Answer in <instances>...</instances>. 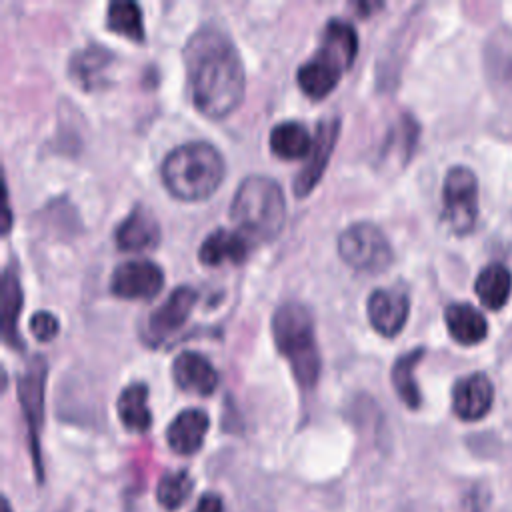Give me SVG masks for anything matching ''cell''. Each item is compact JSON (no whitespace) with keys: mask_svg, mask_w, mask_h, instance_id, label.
<instances>
[{"mask_svg":"<svg viewBox=\"0 0 512 512\" xmlns=\"http://www.w3.org/2000/svg\"><path fill=\"white\" fill-rule=\"evenodd\" d=\"M106 26L122 36H128L136 42L144 40L142 12L136 2L114 0L106 8Z\"/></svg>","mask_w":512,"mask_h":512,"instance_id":"d4e9b609","label":"cell"},{"mask_svg":"<svg viewBox=\"0 0 512 512\" xmlns=\"http://www.w3.org/2000/svg\"><path fill=\"white\" fill-rule=\"evenodd\" d=\"M494 400V386L490 378L482 372L468 374L460 378L452 388V410L462 420L484 418Z\"/></svg>","mask_w":512,"mask_h":512,"instance_id":"7c38bea8","label":"cell"},{"mask_svg":"<svg viewBox=\"0 0 512 512\" xmlns=\"http://www.w3.org/2000/svg\"><path fill=\"white\" fill-rule=\"evenodd\" d=\"M422 356H424V348H414V350H408L406 354L398 356L392 366L390 376H392L394 390L408 408H418L420 400H422L418 384L414 380V368L422 360Z\"/></svg>","mask_w":512,"mask_h":512,"instance_id":"cb8c5ba5","label":"cell"},{"mask_svg":"<svg viewBox=\"0 0 512 512\" xmlns=\"http://www.w3.org/2000/svg\"><path fill=\"white\" fill-rule=\"evenodd\" d=\"M314 138L308 134L306 126L296 120L278 122L270 130V150L280 158H304L310 154Z\"/></svg>","mask_w":512,"mask_h":512,"instance_id":"603a6c76","label":"cell"},{"mask_svg":"<svg viewBox=\"0 0 512 512\" xmlns=\"http://www.w3.org/2000/svg\"><path fill=\"white\" fill-rule=\"evenodd\" d=\"M444 320L450 336L462 346L478 344L488 334V322L484 314L466 302L450 304L444 310Z\"/></svg>","mask_w":512,"mask_h":512,"instance_id":"ac0fdd59","label":"cell"},{"mask_svg":"<svg viewBox=\"0 0 512 512\" xmlns=\"http://www.w3.org/2000/svg\"><path fill=\"white\" fill-rule=\"evenodd\" d=\"M164 284L162 268L146 258L120 262L110 278L112 294L120 298H154Z\"/></svg>","mask_w":512,"mask_h":512,"instance_id":"9c48e42d","label":"cell"},{"mask_svg":"<svg viewBox=\"0 0 512 512\" xmlns=\"http://www.w3.org/2000/svg\"><path fill=\"white\" fill-rule=\"evenodd\" d=\"M368 320L372 328L384 336H396L408 318L410 298L402 288H376L370 292Z\"/></svg>","mask_w":512,"mask_h":512,"instance_id":"30bf717a","label":"cell"},{"mask_svg":"<svg viewBox=\"0 0 512 512\" xmlns=\"http://www.w3.org/2000/svg\"><path fill=\"white\" fill-rule=\"evenodd\" d=\"M210 420L208 414L200 408H186L182 410L168 426L166 440L168 446L178 454H194L200 450L204 436L208 432Z\"/></svg>","mask_w":512,"mask_h":512,"instance_id":"2e32d148","label":"cell"},{"mask_svg":"<svg viewBox=\"0 0 512 512\" xmlns=\"http://www.w3.org/2000/svg\"><path fill=\"white\" fill-rule=\"evenodd\" d=\"M116 246L124 252H140L158 244L160 226L148 208L136 206L114 232Z\"/></svg>","mask_w":512,"mask_h":512,"instance_id":"9a60e30c","label":"cell"},{"mask_svg":"<svg viewBox=\"0 0 512 512\" xmlns=\"http://www.w3.org/2000/svg\"><path fill=\"white\" fill-rule=\"evenodd\" d=\"M2 512H12V510H10V504H8L6 500H2Z\"/></svg>","mask_w":512,"mask_h":512,"instance_id":"f1b7e54d","label":"cell"},{"mask_svg":"<svg viewBox=\"0 0 512 512\" xmlns=\"http://www.w3.org/2000/svg\"><path fill=\"white\" fill-rule=\"evenodd\" d=\"M358 50V36L350 22L332 18L326 22L322 32L320 48L298 68V86L310 98L326 96L342 72L354 62Z\"/></svg>","mask_w":512,"mask_h":512,"instance_id":"3957f363","label":"cell"},{"mask_svg":"<svg viewBox=\"0 0 512 512\" xmlns=\"http://www.w3.org/2000/svg\"><path fill=\"white\" fill-rule=\"evenodd\" d=\"M478 218V180L466 166H452L442 184V220L454 234H468Z\"/></svg>","mask_w":512,"mask_h":512,"instance_id":"52a82bcc","label":"cell"},{"mask_svg":"<svg viewBox=\"0 0 512 512\" xmlns=\"http://www.w3.org/2000/svg\"><path fill=\"white\" fill-rule=\"evenodd\" d=\"M248 250H250V244L242 234L228 228H216L200 244L198 258L202 264L218 266L224 262L244 260Z\"/></svg>","mask_w":512,"mask_h":512,"instance_id":"e0dca14e","label":"cell"},{"mask_svg":"<svg viewBox=\"0 0 512 512\" xmlns=\"http://www.w3.org/2000/svg\"><path fill=\"white\" fill-rule=\"evenodd\" d=\"M272 332L278 350L290 362L300 386H314L320 374V352L308 308L298 302L278 306L272 316Z\"/></svg>","mask_w":512,"mask_h":512,"instance_id":"5b68a950","label":"cell"},{"mask_svg":"<svg viewBox=\"0 0 512 512\" xmlns=\"http://www.w3.org/2000/svg\"><path fill=\"white\" fill-rule=\"evenodd\" d=\"M338 130H340L338 116H326L318 122L314 144L308 154V162L300 168V172L294 178L296 196H306L314 188V184L322 178V172H324L328 158L332 154V148L336 144Z\"/></svg>","mask_w":512,"mask_h":512,"instance_id":"8fae6325","label":"cell"},{"mask_svg":"<svg viewBox=\"0 0 512 512\" xmlns=\"http://www.w3.org/2000/svg\"><path fill=\"white\" fill-rule=\"evenodd\" d=\"M120 422L132 432H146L152 424V414L148 408V386L144 382L128 384L116 402Z\"/></svg>","mask_w":512,"mask_h":512,"instance_id":"44dd1931","label":"cell"},{"mask_svg":"<svg viewBox=\"0 0 512 512\" xmlns=\"http://www.w3.org/2000/svg\"><path fill=\"white\" fill-rule=\"evenodd\" d=\"M342 260L360 272H380L392 262V246L384 232L372 222H354L338 236Z\"/></svg>","mask_w":512,"mask_h":512,"instance_id":"8992f818","label":"cell"},{"mask_svg":"<svg viewBox=\"0 0 512 512\" xmlns=\"http://www.w3.org/2000/svg\"><path fill=\"white\" fill-rule=\"evenodd\" d=\"M192 100L210 118L230 114L244 96V66L234 42L216 26H202L184 46Z\"/></svg>","mask_w":512,"mask_h":512,"instance_id":"6da1fadb","label":"cell"},{"mask_svg":"<svg viewBox=\"0 0 512 512\" xmlns=\"http://www.w3.org/2000/svg\"><path fill=\"white\" fill-rule=\"evenodd\" d=\"M232 220L258 240L274 238L286 222V198L282 186L264 176H246L230 204Z\"/></svg>","mask_w":512,"mask_h":512,"instance_id":"277c9868","label":"cell"},{"mask_svg":"<svg viewBox=\"0 0 512 512\" xmlns=\"http://www.w3.org/2000/svg\"><path fill=\"white\" fill-rule=\"evenodd\" d=\"M48 366L42 356H32L22 374L18 376V398L24 412L26 428H28V442L30 452L34 458L38 480H42V462H40V426H42V414H44V380H46Z\"/></svg>","mask_w":512,"mask_h":512,"instance_id":"ba28073f","label":"cell"},{"mask_svg":"<svg viewBox=\"0 0 512 512\" xmlns=\"http://www.w3.org/2000/svg\"><path fill=\"white\" fill-rule=\"evenodd\" d=\"M198 298V292L190 286H178L174 288L168 298L152 310L146 324V334L154 340H162L176 332L188 318V314L194 308V302Z\"/></svg>","mask_w":512,"mask_h":512,"instance_id":"4fadbf2b","label":"cell"},{"mask_svg":"<svg viewBox=\"0 0 512 512\" xmlns=\"http://www.w3.org/2000/svg\"><path fill=\"white\" fill-rule=\"evenodd\" d=\"M30 330L32 334L38 338V340H52L58 330H60V324H58V318L48 312V310H38L32 314L30 318Z\"/></svg>","mask_w":512,"mask_h":512,"instance_id":"4316f807","label":"cell"},{"mask_svg":"<svg viewBox=\"0 0 512 512\" xmlns=\"http://www.w3.org/2000/svg\"><path fill=\"white\" fill-rule=\"evenodd\" d=\"M474 292L488 310H500L512 292V274L504 264H488L474 282Z\"/></svg>","mask_w":512,"mask_h":512,"instance_id":"ffe728a7","label":"cell"},{"mask_svg":"<svg viewBox=\"0 0 512 512\" xmlns=\"http://www.w3.org/2000/svg\"><path fill=\"white\" fill-rule=\"evenodd\" d=\"M0 304H2V336L4 342L12 348H24L22 338L18 336V314L22 308V286L18 274L12 266H8L2 274V288H0Z\"/></svg>","mask_w":512,"mask_h":512,"instance_id":"d6986e66","label":"cell"},{"mask_svg":"<svg viewBox=\"0 0 512 512\" xmlns=\"http://www.w3.org/2000/svg\"><path fill=\"white\" fill-rule=\"evenodd\" d=\"M192 486H194V482H192V478L188 476L186 470L168 472L158 482L156 498L166 510H176L188 500V496L192 492Z\"/></svg>","mask_w":512,"mask_h":512,"instance_id":"484cf974","label":"cell"},{"mask_svg":"<svg viewBox=\"0 0 512 512\" xmlns=\"http://www.w3.org/2000/svg\"><path fill=\"white\" fill-rule=\"evenodd\" d=\"M222 510H224L222 498L218 494H214V492H208V494H204L198 500V504H196V508L192 512H222Z\"/></svg>","mask_w":512,"mask_h":512,"instance_id":"83f0119b","label":"cell"},{"mask_svg":"<svg viewBox=\"0 0 512 512\" xmlns=\"http://www.w3.org/2000/svg\"><path fill=\"white\" fill-rule=\"evenodd\" d=\"M110 60L112 54L104 46L90 44L70 58V74L86 90L98 88L104 82V70L108 68Z\"/></svg>","mask_w":512,"mask_h":512,"instance_id":"7402d4cb","label":"cell"},{"mask_svg":"<svg viewBox=\"0 0 512 512\" xmlns=\"http://www.w3.org/2000/svg\"><path fill=\"white\" fill-rule=\"evenodd\" d=\"M172 376L176 384L200 396H208L218 386V372L210 360L198 352H180L172 362Z\"/></svg>","mask_w":512,"mask_h":512,"instance_id":"5bb4252c","label":"cell"},{"mask_svg":"<svg viewBox=\"0 0 512 512\" xmlns=\"http://www.w3.org/2000/svg\"><path fill=\"white\" fill-rule=\"evenodd\" d=\"M222 176V154L204 140L172 148L162 162L164 186L180 200H202L210 196L222 182Z\"/></svg>","mask_w":512,"mask_h":512,"instance_id":"7a4b0ae2","label":"cell"}]
</instances>
